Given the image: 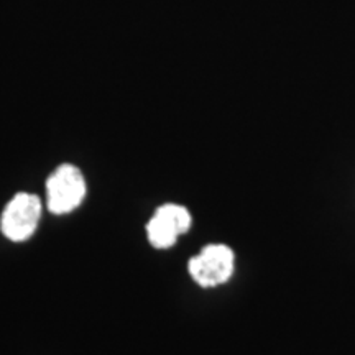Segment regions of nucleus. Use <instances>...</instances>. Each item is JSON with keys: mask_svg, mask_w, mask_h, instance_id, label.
I'll return each instance as SVG.
<instances>
[{"mask_svg": "<svg viewBox=\"0 0 355 355\" xmlns=\"http://www.w3.org/2000/svg\"><path fill=\"white\" fill-rule=\"evenodd\" d=\"M86 180L78 166L64 165L58 166L46 180L48 209L53 214H68L83 202L86 196Z\"/></svg>", "mask_w": 355, "mask_h": 355, "instance_id": "obj_1", "label": "nucleus"}, {"mask_svg": "<svg viewBox=\"0 0 355 355\" xmlns=\"http://www.w3.org/2000/svg\"><path fill=\"white\" fill-rule=\"evenodd\" d=\"M42 217V201L28 193L15 194L0 217V230L12 242H25L35 234Z\"/></svg>", "mask_w": 355, "mask_h": 355, "instance_id": "obj_2", "label": "nucleus"}, {"mask_svg": "<svg viewBox=\"0 0 355 355\" xmlns=\"http://www.w3.org/2000/svg\"><path fill=\"white\" fill-rule=\"evenodd\" d=\"M193 224L189 211L180 204H163L146 224V235L155 248H170Z\"/></svg>", "mask_w": 355, "mask_h": 355, "instance_id": "obj_4", "label": "nucleus"}, {"mask_svg": "<svg viewBox=\"0 0 355 355\" xmlns=\"http://www.w3.org/2000/svg\"><path fill=\"white\" fill-rule=\"evenodd\" d=\"M189 275L202 288L222 285L234 273V252L222 243L204 247L188 263Z\"/></svg>", "mask_w": 355, "mask_h": 355, "instance_id": "obj_3", "label": "nucleus"}]
</instances>
